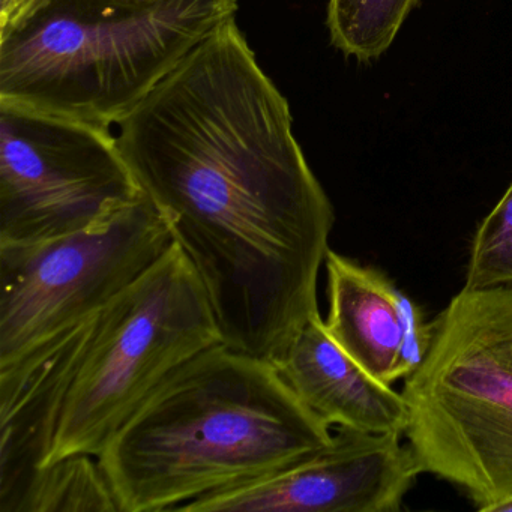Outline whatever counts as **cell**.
I'll return each instance as SVG.
<instances>
[{"instance_id": "obj_1", "label": "cell", "mask_w": 512, "mask_h": 512, "mask_svg": "<svg viewBox=\"0 0 512 512\" xmlns=\"http://www.w3.org/2000/svg\"><path fill=\"white\" fill-rule=\"evenodd\" d=\"M223 343L178 244L118 298L0 367V493L32 470L100 455L149 395Z\"/></svg>"}, {"instance_id": "obj_2", "label": "cell", "mask_w": 512, "mask_h": 512, "mask_svg": "<svg viewBox=\"0 0 512 512\" xmlns=\"http://www.w3.org/2000/svg\"><path fill=\"white\" fill-rule=\"evenodd\" d=\"M271 359L217 343L179 365L98 455L119 512L181 506L268 478L328 448Z\"/></svg>"}, {"instance_id": "obj_3", "label": "cell", "mask_w": 512, "mask_h": 512, "mask_svg": "<svg viewBox=\"0 0 512 512\" xmlns=\"http://www.w3.org/2000/svg\"><path fill=\"white\" fill-rule=\"evenodd\" d=\"M239 2L41 0L0 37V101L112 128Z\"/></svg>"}, {"instance_id": "obj_4", "label": "cell", "mask_w": 512, "mask_h": 512, "mask_svg": "<svg viewBox=\"0 0 512 512\" xmlns=\"http://www.w3.org/2000/svg\"><path fill=\"white\" fill-rule=\"evenodd\" d=\"M403 395L404 437L421 473L454 485L478 511L512 502V289L463 287L433 320Z\"/></svg>"}, {"instance_id": "obj_5", "label": "cell", "mask_w": 512, "mask_h": 512, "mask_svg": "<svg viewBox=\"0 0 512 512\" xmlns=\"http://www.w3.org/2000/svg\"><path fill=\"white\" fill-rule=\"evenodd\" d=\"M173 244L166 217L145 193L86 229L0 244V367L106 307Z\"/></svg>"}, {"instance_id": "obj_6", "label": "cell", "mask_w": 512, "mask_h": 512, "mask_svg": "<svg viewBox=\"0 0 512 512\" xmlns=\"http://www.w3.org/2000/svg\"><path fill=\"white\" fill-rule=\"evenodd\" d=\"M142 196L110 128L0 101V244L86 229Z\"/></svg>"}, {"instance_id": "obj_7", "label": "cell", "mask_w": 512, "mask_h": 512, "mask_svg": "<svg viewBox=\"0 0 512 512\" xmlns=\"http://www.w3.org/2000/svg\"><path fill=\"white\" fill-rule=\"evenodd\" d=\"M404 436L335 427L328 448L268 478L200 497L184 512H398L421 470Z\"/></svg>"}, {"instance_id": "obj_8", "label": "cell", "mask_w": 512, "mask_h": 512, "mask_svg": "<svg viewBox=\"0 0 512 512\" xmlns=\"http://www.w3.org/2000/svg\"><path fill=\"white\" fill-rule=\"evenodd\" d=\"M325 268V323L338 346L385 385L409 377L427 356L433 322L379 269L334 250Z\"/></svg>"}, {"instance_id": "obj_9", "label": "cell", "mask_w": 512, "mask_h": 512, "mask_svg": "<svg viewBox=\"0 0 512 512\" xmlns=\"http://www.w3.org/2000/svg\"><path fill=\"white\" fill-rule=\"evenodd\" d=\"M272 362L299 400L332 428L406 433L410 412L403 392L374 379L347 355L320 314Z\"/></svg>"}, {"instance_id": "obj_10", "label": "cell", "mask_w": 512, "mask_h": 512, "mask_svg": "<svg viewBox=\"0 0 512 512\" xmlns=\"http://www.w3.org/2000/svg\"><path fill=\"white\" fill-rule=\"evenodd\" d=\"M0 512H119V506L97 455L76 454L2 491Z\"/></svg>"}, {"instance_id": "obj_11", "label": "cell", "mask_w": 512, "mask_h": 512, "mask_svg": "<svg viewBox=\"0 0 512 512\" xmlns=\"http://www.w3.org/2000/svg\"><path fill=\"white\" fill-rule=\"evenodd\" d=\"M418 0H329L331 44L347 58L371 64L392 46Z\"/></svg>"}, {"instance_id": "obj_12", "label": "cell", "mask_w": 512, "mask_h": 512, "mask_svg": "<svg viewBox=\"0 0 512 512\" xmlns=\"http://www.w3.org/2000/svg\"><path fill=\"white\" fill-rule=\"evenodd\" d=\"M467 289H512V182L473 233Z\"/></svg>"}, {"instance_id": "obj_13", "label": "cell", "mask_w": 512, "mask_h": 512, "mask_svg": "<svg viewBox=\"0 0 512 512\" xmlns=\"http://www.w3.org/2000/svg\"><path fill=\"white\" fill-rule=\"evenodd\" d=\"M41 0H0V37L16 28Z\"/></svg>"}]
</instances>
